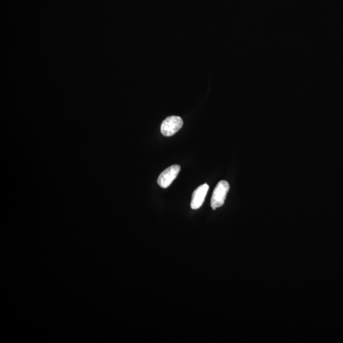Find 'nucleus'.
Returning <instances> with one entry per match:
<instances>
[{"label": "nucleus", "mask_w": 343, "mask_h": 343, "mask_svg": "<svg viewBox=\"0 0 343 343\" xmlns=\"http://www.w3.org/2000/svg\"><path fill=\"white\" fill-rule=\"evenodd\" d=\"M229 189L230 184L226 181H220L217 184L211 198L210 205L213 210H215L224 204Z\"/></svg>", "instance_id": "nucleus-1"}, {"label": "nucleus", "mask_w": 343, "mask_h": 343, "mask_svg": "<svg viewBox=\"0 0 343 343\" xmlns=\"http://www.w3.org/2000/svg\"><path fill=\"white\" fill-rule=\"evenodd\" d=\"M183 126L181 117L171 116L167 118L161 126V133L164 136L170 137L177 133Z\"/></svg>", "instance_id": "nucleus-2"}, {"label": "nucleus", "mask_w": 343, "mask_h": 343, "mask_svg": "<svg viewBox=\"0 0 343 343\" xmlns=\"http://www.w3.org/2000/svg\"><path fill=\"white\" fill-rule=\"evenodd\" d=\"M181 170L179 165H174L165 170L158 177V184L161 188H167L176 179Z\"/></svg>", "instance_id": "nucleus-3"}, {"label": "nucleus", "mask_w": 343, "mask_h": 343, "mask_svg": "<svg viewBox=\"0 0 343 343\" xmlns=\"http://www.w3.org/2000/svg\"><path fill=\"white\" fill-rule=\"evenodd\" d=\"M209 188L207 184H203L194 191L191 201V207L194 210L198 209L204 202L206 195Z\"/></svg>", "instance_id": "nucleus-4"}]
</instances>
